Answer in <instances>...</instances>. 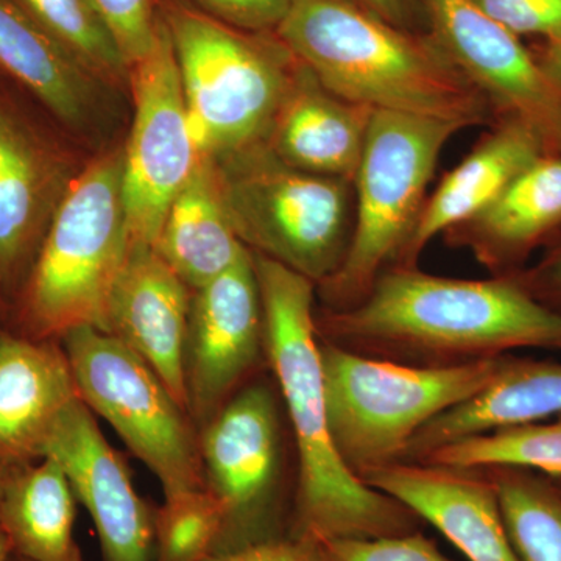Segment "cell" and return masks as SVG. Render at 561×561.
<instances>
[{
    "instance_id": "6da1fadb",
    "label": "cell",
    "mask_w": 561,
    "mask_h": 561,
    "mask_svg": "<svg viewBox=\"0 0 561 561\" xmlns=\"http://www.w3.org/2000/svg\"><path fill=\"white\" fill-rule=\"evenodd\" d=\"M321 343L362 356L456 367L513 350L561 351V313L538 301L518 275L457 279L390 267L345 311L316 312Z\"/></svg>"
},
{
    "instance_id": "7a4b0ae2",
    "label": "cell",
    "mask_w": 561,
    "mask_h": 561,
    "mask_svg": "<svg viewBox=\"0 0 561 561\" xmlns=\"http://www.w3.org/2000/svg\"><path fill=\"white\" fill-rule=\"evenodd\" d=\"M251 254L260 284L265 354L298 454L287 535L324 542L420 530L419 516L354 476L332 442L316 330V284L278 262Z\"/></svg>"
},
{
    "instance_id": "3957f363",
    "label": "cell",
    "mask_w": 561,
    "mask_h": 561,
    "mask_svg": "<svg viewBox=\"0 0 561 561\" xmlns=\"http://www.w3.org/2000/svg\"><path fill=\"white\" fill-rule=\"evenodd\" d=\"M276 35L346 101L463 128L497 122L430 33L404 31L353 0H294Z\"/></svg>"
},
{
    "instance_id": "277c9868",
    "label": "cell",
    "mask_w": 561,
    "mask_h": 561,
    "mask_svg": "<svg viewBox=\"0 0 561 561\" xmlns=\"http://www.w3.org/2000/svg\"><path fill=\"white\" fill-rule=\"evenodd\" d=\"M130 249L122 150H111L70 181L5 328L35 341H60L81 327L105 332Z\"/></svg>"
},
{
    "instance_id": "5b68a950",
    "label": "cell",
    "mask_w": 561,
    "mask_h": 561,
    "mask_svg": "<svg viewBox=\"0 0 561 561\" xmlns=\"http://www.w3.org/2000/svg\"><path fill=\"white\" fill-rule=\"evenodd\" d=\"M198 150L219 160L265 142L297 58L276 33H251L198 10H165Z\"/></svg>"
},
{
    "instance_id": "8992f818",
    "label": "cell",
    "mask_w": 561,
    "mask_h": 561,
    "mask_svg": "<svg viewBox=\"0 0 561 561\" xmlns=\"http://www.w3.org/2000/svg\"><path fill=\"white\" fill-rule=\"evenodd\" d=\"M460 130L456 122L373 111L353 180L350 249L339 271L317 287L327 311L356 306L394 265L415 230L443 147Z\"/></svg>"
},
{
    "instance_id": "52a82bcc",
    "label": "cell",
    "mask_w": 561,
    "mask_h": 561,
    "mask_svg": "<svg viewBox=\"0 0 561 561\" xmlns=\"http://www.w3.org/2000/svg\"><path fill=\"white\" fill-rule=\"evenodd\" d=\"M501 357L456 367H415L320 342L328 420L343 463L360 479L404 460L416 432L479 393L493 379Z\"/></svg>"
},
{
    "instance_id": "ba28073f",
    "label": "cell",
    "mask_w": 561,
    "mask_h": 561,
    "mask_svg": "<svg viewBox=\"0 0 561 561\" xmlns=\"http://www.w3.org/2000/svg\"><path fill=\"white\" fill-rule=\"evenodd\" d=\"M214 161L232 228L251 253L317 287L339 271L353 234V183L291 168L265 142Z\"/></svg>"
},
{
    "instance_id": "9c48e42d",
    "label": "cell",
    "mask_w": 561,
    "mask_h": 561,
    "mask_svg": "<svg viewBox=\"0 0 561 561\" xmlns=\"http://www.w3.org/2000/svg\"><path fill=\"white\" fill-rule=\"evenodd\" d=\"M81 401L157 476L165 497L205 489L201 431L135 351L92 327L60 339Z\"/></svg>"
},
{
    "instance_id": "30bf717a",
    "label": "cell",
    "mask_w": 561,
    "mask_h": 561,
    "mask_svg": "<svg viewBox=\"0 0 561 561\" xmlns=\"http://www.w3.org/2000/svg\"><path fill=\"white\" fill-rule=\"evenodd\" d=\"M135 119L122 149V190L131 247H154L176 195L202 160L191 130L171 35L160 18L157 41L130 68Z\"/></svg>"
},
{
    "instance_id": "8fae6325",
    "label": "cell",
    "mask_w": 561,
    "mask_h": 561,
    "mask_svg": "<svg viewBox=\"0 0 561 561\" xmlns=\"http://www.w3.org/2000/svg\"><path fill=\"white\" fill-rule=\"evenodd\" d=\"M278 412L267 383H247L201 431L205 489L224 512L216 553L287 535Z\"/></svg>"
},
{
    "instance_id": "7c38bea8",
    "label": "cell",
    "mask_w": 561,
    "mask_h": 561,
    "mask_svg": "<svg viewBox=\"0 0 561 561\" xmlns=\"http://www.w3.org/2000/svg\"><path fill=\"white\" fill-rule=\"evenodd\" d=\"M426 32L485 95L497 121L516 119L561 153V94L522 38L474 0H421Z\"/></svg>"
},
{
    "instance_id": "4fadbf2b",
    "label": "cell",
    "mask_w": 561,
    "mask_h": 561,
    "mask_svg": "<svg viewBox=\"0 0 561 561\" xmlns=\"http://www.w3.org/2000/svg\"><path fill=\"white\" fill-rule=\"evenodd\" d=\"M265 354L264 316L253 254L191 298L184 343L187 412L198 431L249 383Z\"/></svg>"
},
{
    "instance_id": "5bb4252c",
    "label": "cell",
    "mask_w": 561,
    "mask_h": 561,
    "mask_svg": "<svg viewBox=\"0 0 561 561\" xmlns=\"http://www.w3.org/2000/svg\"><path fill=\"white\" fill-rule=\"evenodd\" d=\"M76 173L68 153L0 91V309L7 316Z\"/></svg>"
},
{
    "instance_id": "9a60e30c",
    "label": "cell",
    "mask_w": 561,
    "mask_h": 561,
    "mask_svg": "<svg viewBox=\"0 0 561 561\" xmlns=\"http://www.w3.org/2000/svg\"><path fill=\"white\" fill-rule=\"evenodd\" d=\"M41 456L60 465L90 512L103 561H154V512L133 489L127 465L80 397L55 420Z\"/></svg>"
},
{
    "instance_id": "2e32d148",
    "label": "cell",
    "mask_w": 561,
    "mask_h": 561,
    "mask_svg": "<svg viewBox=\"0 0 561 561\" xmlns=\"http://www.w3.org/2000/svg\"><path fill=\"white\" fill-rule=\"evenodd\" d=\"M360 481L432 524L470 561H522L485 468L397 461L365 472Z\"/></svg>"
},
{
    "instance_id": "e0dca14e",
    "label": "cell",
    "mask_w": 561,
    "mask_h": 561,
    "mask_svg": "<svg viewBox=\"0 0 561 561\" xmlns=\"http://www.w3.org/2000/svg\"><path fill=\"white\" fill-rule=\"evenodd\" d=\"M191 298L190 287L153 247H131L111 294L105 331L135 351L186 411Z\"/></svg>"
},
{
    "instance_id": "ac0fdd59",
    "label": "cell",
    "mask_w": 561,
    "mask_h": 561,
    "mask_svg": "<svg viewBox=\"0 0 561 561\" xmlns=\"http://www.w3.org/2000/svg\"><path fill=\"white\" fill-rule=\"evenodd\" d=\"M561 231V153L530 162L481 213L443 232L491 276L515 275Z\"/></svg>"
},
{
    "instance_id": "d6986e66",
    "label": "cell",
    "mask_w": 561,
    "mask_h": 561,
    "mask_svg": "<svg viewBox=\"0 0 561 561\" xmlns=\"http://www.w3.org/2000/svg\"><path fill=\"white\" fill-rule=\"evenodd\" d=\"M79 397L60 341L0 328V472L43 459L55 420Z\"/></svg>"
},
{
    "instance_id": "ffe728a7",
    "label": "cell",
    "mask_w": 561,
    "mask_h": 561,
    "mask_svg": "<svg viewBox=\"0 0 561 561\" xmlns=\"http://www.w3.org/2000/svg\"><path fill=\"white\" fill-rule=\"evenodd\" d=\"M373 111L335 94L298 60L265 144L291 168L353 183Z\"/></svg>"
},
{
    "instance_id": "44dd1931",
    "label": "cell",
    "mask_w": 561,
    "mask_h": 561,
    "mask_svg": "<svg viewBox=\"0 0 561 561\" xmlns=\"http://www.w3.org/2000/svg\"><path fill=\"white\" fill-rule=\"evenodd\" d=\"M546 151L548 146L538 131L522 121L491 125L470 153L427 195L415 230L391 267H419L421 254L437 236L485 209Z\"/></svg>"
},
{
    "instance_id": "7402d4cb",
    "label": "cell",
    "mask_w": 561,
    "mask_h": 561,
    "mask_svg": "<svg viewBox=\"0 0 561 561\" xmlns=\"http://www.w3.org/2000/svg\"><path fill=\"white\" fill-rule=\"evenodd\" d=\"M560 413L561 360L504 354L493 379L479 393L416 432L402 461H420L451 443L537 423Z\"/></svg>"
},
{
    "instance_id": "603a6c76",
    "label": "cell",
    "mask_w": 561,
    "mask_h": 561,
    "mask_svg": "<svg viewBox=\"0 0 561 561\" xmlns=\"http://www.w3.org/2000/svg\"><path fill=\"white\" fill-rule=\"evenodd\" d=\"M0 70L62 124L83 128L91 119L99 80L22 0H0Z\"/></svg>"
},
{
    "instance_id": "cb8c5ba5",
    "label": "cell",
    "mask_w": 561,
    "mask_h": 561,
    "mask_svg": "<svg viewBox=\"0 0 561 561\" xmlns=\"http://www.w3.org/2000/svg\"><path fill=\"white\" fill-rule=\"evenodd\" d=\"M154 250L191 290L202 289L249 249L232 228L216 161L203 154L169 208Z\"/></svg>"
},
{
    "instance_id": "d4e9b609",
    "label": "cell",
    "mask_w": 561,
    "mask_h": 561,
    "mask_svg": "<svg viewBox=\"0 0 561 561\" xmlns=\"http://www.w3.org/2000/svg\"><path fill=\"white\" fill-rule=\"evenodd\" d=\"M0 529L11 552L27 561H83L73 537L77 497L57 461L2 472Z\"/></svg>"
},
{
    "instance_id": "484cf974",
    "label": "cell",
    "mask_w": 561,
    "mask_h": 561,
    "mask_svg": "<svg viewBox=\"0 0 561 561\" xmlns=\"http://www.w3.org/2000/svg\"><path fill=\"white\" fill-rule=\"evenodd\" d=\"M522 561H561V490L548 476L515 467L485 468Z\"/></svg>"
},
{
    "instance_id": "4316f807",
    "label": "cell",
    "mask_w": 561,
    "mask_h": 561,
    "mask_svg": "<svg viewBox=\"0 0 561 561\" xmlns=\"http://www.w3.org/2000/svg\"><path fill=\"white\" fill-rule=\"evenodd\" d=\"M420 461L456 468L515 467L561 478V413L451 443Z\"/></svg>"
},
{
    "instance_id": "83f0119b",
    "label": "cell",
    "mask_w": 561,
    "mask_h": 561,
    "mask_svg": "<svg viewBox=\"0 0 561 561\" xmlns=\"http://www.w3.org/2000/svg\"><path fill=\"white\" fill-rule=\"evenodd\" d=\"M98 80L122 83L130 66L108 27L87 0H22Z\"/></svg>"
},
{
    "instance_id": "f1b7e54d",
    "label": "cell",
    "mask_w": 561,
    "mask_h": 561,
    "mask_svg": "<svg viewBox=\"0 0 561 561\" xmlns=\"http://www.w3.org/2000/svg\"><path fill=\"white\" fill-rule=\"evenodd\" d=\"M224 512L208 490L165 497L154 512V561H206L216 553Z\"/></svg>"
},
{
    "instance_id": "f546056e",
    "label": "cell",
    "mask_w": 561,
    "mask_h": 561,
    "mask_svg": "<svg viewBox=\"0 0 561 561\" xmlns=\"http://www.w3.org/2000/svg\"><path fill=\"white\" fill-rule=\"evenodd\" d=\"M121 47L128 66L149 54L157 41L160 16L154 0H87Z\"/></svg>"
},
{
    "instance_id": "4dcf8cb0",
    "label": "cell",
    "mask_w": 561,
    "mask_h": 561,
    "mask_svg": "<svg viewBox=\"0 0 561 561\" xmlns=\"http://www.w3.org/2000/svg\"><path fill=\"white\" fill-rule=\"evenodd\" d=\"M327 561H451L420 530L381 538L321 542Z\"/></svg>"
},
{
    "instance_id": "1f68e13d",
    "label": "cell",
    "mask_w": 561,
    "mask_h": 561,
    "mask_svg": "<svg viewBox=\"0 0 561 561\" xmlns=\"http://www.w3.org/2000/svg\"><path fill=\"white\" fill-rule=\"evenodd\" d=\"M513 35L561 41V0H474Z\"/></svg>"
},
{
    "instance_id": "d6a6232c",
    "label": "cell",
    "mask_w": 561,
    "mask_h": 561,
    "mask_svg": "<svg viewBox=\"0 0 561 561\" xmlns=\"http://www.w3.org/2000/svg\"><path fill=\"white\" fill-rule=\"evenodd\" d=\"M198 11L230 27L276 33L294 0H191Z\"/></svg>"
},
{
    "instance_id": "836d02e7",
    "label": "cell",
    "mask_w": 561,
    "mask_h": 561,
    "mask_svg": "<svg viewBox=\"0 0 561 561\" xmlns=\"http://www.w3.org/2000/svg\"><path fill=\"white\" fill-rule=\"evenodd\" d=\"M206 561H327L323 546L311 538L284 537L254 542L236 551L214 553Z\"/></svg>"
},
{
    "instance_id": "e575fe53",
    "label": "cell",
    "mask_w": 561,
    "mask_h": 561,
    "mask_svg": "<svg viewBox=\"0 0 561 561\" xmlns=\"http://www.w3.org/2000/svg\"><path fill=\"white\" fill-rule=\"evenodd\" d=\"M516 275L538 301L561 313V231Z\"/></svg>"
},
{
    "instance_id": "d590c367",
    "label": "cell",
    "mask_w": 561,
    "mask_h": 561,
    "mask_svg": "<svg viewBox=\"0 0 561 561\" xmlns=\"http://www.w3.org/2000/svg\"><path fill=\"white\" fill-rule=\"evenodd\" d=\"M383 21L409 32L426 31L421 0H353Z\"/></svg>"
},
{
    "instance_id": "8d00e7d4",
    "label": "cell",
    "mask_w": 561,
    "mask_h": 561,
    "mask_svg": "<svg viewBox=\"0 0 561 561\" xmlns=\"http://www.w3.org/2000/svg\"><path fill=\"white\" fill-rule=\"evenodd\" d=\"M530 51L542 76L561 94V41H538Z\"/></svg>"
},
{
    "instance_id": "74e56055",
    "label": "cell",
    "mask_w": 561,
    "mask_h": 561,
    "mask_svg": "<svg viewBox=\"0 0 561 561\" xmlns=\"http://www.w3.org/2000/svg\"><path fill=\"white\" fill-rule=\"evenodd\" d=\"M11 553L13 552H11L9 538H7V535L0 529V561H9Z\"/></svg>"
},
{
    "instance_id": "f35d334b",
    "label": "cell",
    "mask_w": 561,
    "mask_h": 561,
    "mask_svg": "<svg viewBox=\"0 0 561 561\" xmlns=\"http://www.w3.org/2000/svg\"><path fill=\"white\" fill-rule=\"evenodd\" d=\"M9 561H27V560L21 559V557H16V556H13V553H11Z\"/></svg>"
},
{
    "instance_id": "ab89813d",
    "label": "cell",
    "mask_w": 561,
    "mask_h": 561,
    "mask_svg": "<svg viewBox=\"0 0 561 561\" xmlns=\"http://www.w3.org/2000/svg\"><path fill=\"white\" fill-rule=\"evenodd\" d=\"M553 483L561 490V478H551Z\"/></svg>"
},
{
    "instance_id": "60d3db41",
    "label": "cell",
    "mask_w": 561,
    "mask_h": 561,
    "mask_svg": "<svg viewBox=\"0 0 561 561\" xmlns=\"http://www.w3.org/2000/svg\"><path fill=\"white\" fill-rule=\"evenodd\" d=\"M3 474L0 472V494H2Z\"/></svg>"
}]
</instances>
